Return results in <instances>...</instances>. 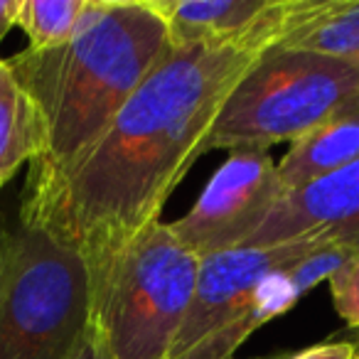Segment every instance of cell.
<instances>
[{
  "label": "cell",
  "mask_w": 359,
  "mask_h": 359,
  "mask_svg": "<svg viewBox=\"0 0 359 359\" xmlns=\"http://www.w3.org/2000/svg\"><path fill=\"white\" fill-rule=\"evenodd\" d=\"M261 52L175 47L165 52L96 143L69 168L27 175L20 222L91 259L160 222L224 101Z\"/></svg>",
  "instance_id": "obj_1"
},
{
  "label": "cell",
  "mask_w": 359,
  "mask_h": 359,
  "mask_svg": "<svg viewBox=\"0 0 359 359\" xmlns=\"http://www.w3.org/2000/svg\"><path fill=\"white\" fill-rule=\"evenodd\" d=\"M168 50V27L150 0H86L67 45L11 57L45 135L27 175L60 172L81 158Z\"/></svg>",
  "instance_id": "obj_2"
},
{
  "label": "cell",
  "mask_w": 359,
  "mask_h": 359,
  "mask_svg": "<svg viewBox=\"0 0 359 359\" xmlns=\"http://www.w3.org/2000/svg\"><path fill=\"white\" fill-rule=\"evenodd\" d=\"M86 339L96 359H170L197 285L200 259L153 222L116 249L84 259Z\"/></svg>",
  "instance_id": "obj_3"
},
{
  "label": "cell",
  "mask_w": 359,
  "mask_h": 359,
  "mask_svg": "<svg viewBox=\"0 0 359 359\" xmlns=\"http://www.w3.org/2000/svg\"><path fill=\"white\" fill-rule=\"evenodd\" d=\"M86 325L84 259L18 222L0 264V359H72L86 339Z\"/></svg>",
  "instance_id": "obj_4"
},
{
  "label": "cell",
  "mask_w": 359,
  "mask_h": 359,
  "mask_svg": "<svg viewBox=\"0 0 359 359\" xmlns=\"http://www.w3.org/2000/svg\"><path fill=\"white\" fill-rule=\"evenodd\" d=\"M354 94H359V69L354 67L323 55L271 47L231 89L207 135V153L293 145Z\"/></svg>",
  "instance_id": "obj_5"
},
{
  "label": "cell",
  "mask_w": 359,
  "mask_h": 359,
  "mask_svg": "<svg viewBox=\"0 0 359 359\" xmlns=\"http://www.w3.org/2000/svg\"><path fill=\"white\" fill-rule=\"evenodd\" d=\"M318 246H241L200 259L195 295L170 359H234L236 349L269 323L256 303L261 280Z\"/></svg>",
  "instance_id": "obj_6"
},
{
  "label": "cell",
  "mask_w": 359,
  "mask_h": 359,
  "mask_svg": "<svg viewBox=\"0 0 359 359\" xmlns=\"http://www.w3.org/2000/svg\"><path fill=\"white\" fill-rule=\"evenodd\" d=\"M278 163L269 150H231L192 210L170 229L197 259L241 249L285 197Z\"/></svg>",
  "instance_id": "obj_7"
},
{
  "label": "cell",
  "mask_w": 359,
  "mask_h": 359,
  "mask_svg": "<svg viewBox=\"0 0 359 359\" xmlns=\"http://www.w3.org/2000/svg\"><path fill=\"white\" fill-rule=\"evenodd\" d=\"M298 241L342 246L357 254L359 160L300 190L285 192L246 246H278Z\"/></svg>",
  "instance_id": "obj_8"
},
{
  "label": "cell",
  "mask_w": 359,
  "mask_h": 359,
  "mask_svg": "<svg viewBox=\"0 0 359 359\" xmlns=\"http://www.w3.org/2000/svg\"><path fill=\"white\" fill-rule=\"evenodd\" d=\"M175 47L266 52L278 37L280 0H150Z\"/></svg>",
  "instance_id": "obj_9"
},
{
  "label": "cell",
  "mask_w": 359,
  "mask_h": 359,
  "mask_svg": "<svg viewBox=\"0 0 359 359\" xmlns=\"http://www.w3.org/2000/svg\"><path fill=\"white\" fill-rule=\"evenodd\" d=\"M273 47L323 55L359 69V0H280Z\"/></svg>",
  "instance_id": "obj_10"
},
{
  "label": "cell",
  "mask_w": 359,
  "mask_h": 359,
  "mask_svg": "<svg viewBox=\"0 0 359 359\" xmlns=\"http://www.w3.org/2000/svg\"><path fill=\"white\" fill-rule=\"evenodd\" d=\"M354 160H359V94L290 145L278 163V177L288 192L300 190Z\"/></svg>",
  "instance_id": "obj_11"
},
{
  "label": "cell",
  "mask_w": 359,
  "mask_h": 359,
  "mask_svg": "<svg viewBox=\"0 0 359 359\" xmlns=\"http://www.w3.org/2000/svg\"><path fill=\"white\" fill-rule=\"evenodd\" d=\"M45 150L42 121L18 76L0 57V187L8 185L22 163H32Z\"/></svg>",
  "instance_id": "obj_12"
},
{
  "label": "cell",
  "mask_w": 359,
  "mask_h": 359,
  "mask_svg": "<svg viewBox=\"0 0 359 359\" xmlns=\"http://www.w3.org/2000/svg\"><path fill=\"white\" fill-rule=\"evenodd\" d=\"M86 0H20L15 25L30 40V50H57L76 32Z\"/></svg>",
  "instance_id": "obj_13"
},
{
  "label": "cell",
  "mask_w": 359,
  "mask_h": 359,
  "mask_svg": "<svg viewBox=\"0 0 359 359\" xmlns=\"http://www.w3.org/2000/svg\"><path fill=\"white\" fill-rule=\"evenodd\" d=\"M330 295L347 327L359 330V251L330 276Z\"/></svg>",
  "instance_id": "obj_14"
},
{
  "label": "cell",
  "mask_w": 359,
  "mask_h": 359,
  "mask_svg": "<svg viewBox=\"0 0 359 359\" xmlns=\"http://www.w3.org/2000/svg\"><path fill=\"white\" fill-rule=\"evenodd\" d=\"M357 352V342L337 339V342H323L315 347L300 349L295 354H283V359H352Z\"/></svg>",
  "instance_id": "obj_15"
},
{
  "label": "cell",
  "mask_w": 359,
  "mask_h": 359,
  "mask_svg": "<svg viewBox=\"0 0 359 359\" xmlns=\"http://www.w3.org/2000/svg\"><path fill=\"white\" fill-rule=\"evenodd\" d=\"M18 8H20V0H0V42L15 25Z\"/></svg>",
  "instance_id": "obj_16"
},
{
  "label": "cell",
  "mask_w": 359,
  "mask_h": 359,
  "mask_svg": "<svg viewBox=\"0 0 359 359\" xmlns=\"http://www.w3.org/2000/svg\"><path fill=\"white\" fill-rule=\"evenodd\" d=\"M72 359H96V354H94V349H91L89 339H84V342L76 347V352H74V357H72Z\"/></svg>",
  "instance_id": "obj_17"
},
{
  "label": "cell",
  "mask_w": 359,
  "mask_h": 359,
  "mask_svg": "<svg viewBox=\"0 0 359 359\" xmlns=\"http://www.w3.org/2000/svg\"><path fill=\"white\" fill-rule=\"evenodd\" d=\"M8 234H11V229H8L6 219L0 217V264H3V254H6V241H8Z\"/></svg>",
  "instance_id": "obj_18"
},
{
  "label": "cell",
  "mask_w": 359,
  "mask_h": 359,
  "mask_svg": "<svg viewBox=\"0 0 359 359\" xmlns=\"http://www.w3.org/2000/svg\"><path fill=\"white\" fill-rule=\"evenodd\" d=\"M254 359H283V354H271V357H254Z\"/></svg>",
  "instance_id": "obj_19"
},
{
  "label": "cell",
  "mask_w": 359,
  "mask_h": 359,
  "mask_svg": "<svg viewBox=\"0 0 359 359\" xmlns=\"http://www.w3.org/2000/svg\"><path fill=\"white\" fill-rule=\"evenodd\" d=\"M352 359H359V344H357V352H354V357Z\"/></svg>",
  "instance_id": "obj_20"
},
{
  "label": "cell",
  "mask_w": 359,
  "mask_h": 359,
  "mask_svg": "<svg viewBox=\"0 0 359 359\" xmlns=\"http://www.w3.org/2000/svg\"><path fill=\"white\" fill-rule=\"evenodd\" d=\"M357 344H359V339H357Z\"/></svg>",
  "instance_id": "obj_21"
}]
</instances>
